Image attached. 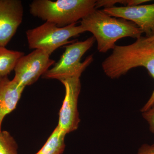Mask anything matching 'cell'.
Listing matches in <instances>:
<instances>
[{"instance_id": "6da1fadb", "label": "cell", "mask_w": 154, "mask_h": 154, "mask_svg": "<svg viewBox=\"0 0 154 154\" xmlns=\"http://www.w3.org/2000/svg\"><path fill=\"white\" fill-rule=\"evenodd\" d=\"M145 68L154 79V40L141 36L132 44L116 45L112 54L102 63L105 74L110 79L119 78L137 67ZM154 104V91L141 110L144 112Z\"/></svg>"}, {"instance_id": "7a4b0ae2", "label": "cell", "mask_w": 154, "mask_h": 154, "mask_svg": "<svg viewBox=\"0 0 154 154\" xmlns=\"http://www.w3.org/2000/svg\"><path fill=\"white\" fill-rule=\"evenodd\" d=\"M81 25L85 32L93 34L98 51L103 53L114 49L119 39L126 37L137 39L143 33L133 22L113 18L103 10L96 9L82 19Z\"/></svg>"}, {"instance_id": "3957f363", "label": "cell", "mask_w": 154, "mask_h": 154, "mask_svg": "<svg viewBox=\"0 0 154 154\" xmlns=\"http://www.w3.org/2000/svg\"><path fill=\"white\" fill-rule=\"evenodd\" d=\"M95 0H34L30 5L33 17L59 27L76 23L96 9Z\"/></svg>"}, {"instance_id": "277c9868", "label": "cell", "mask_w": 154, "mask_h": 154, "mask_svg": "<svg viewBox=\"0 0 154 154\" xmlns=\"http://www.w3.org/2000/svg\"><path fill=\"white\" fill-rule=\"evenodd\" d=\"M94 36L85 41L77 42L65 47V50L57 63L49 69L42 77L60 81L68 78L80 77L86 68L94 60L93 55L88 56L81 62V58L93 46L95 41Z\"/></svg>"}, {"instance_id": "5b68a950", "label": "cell", "mask_w": 154, "mask_h": 154, "mask_svg": "<svg viewBox=\"0 0 154 154\" xmlns=\"http://www.w3.org/2000/svg\"><path fill=\"white\" fill-rule=\"evenodd\" d=\"M85 32L81 25L76 23L59 27L51 22H45L38 27L26 32L30 49H41L51 55L58 48L69 43L71 37Z\"/></svg>"}, {"instance_id": "8992f818", "label": "cell", "mask_w": 154, "mask_h": 154, "mask_svg": "<svg viewBox=\"0 0 154 154\" xmlns=\"http://www.w3.org/2000/svg\"><path fill=\"white\" fill-rule=\"evenodd\" d=\"M50 56L44 51L38 49L23 56L19 59L14 69L13 80L25 87L36 82L55 64V61L50 59Z\"/></svg>"}, {"instance_id": "52a82bcc", "label": "cell", "mask_w": 154, "mask_h": 154, "mask_svg": "<svg viewBox=\"0 0 154 154\" xmlns=\"http://www.w3.org/2000/svg\"><path fill=\"white\" fill-rule=\"evenodd\" d=\"M65 89V96L59 113L57 126L67 134L78 128L80 123L78 102L81 91L80 77H75L61 80Z\"/></svg>"}, {"instance_id": "ba28073f", "label": "cell", "mask_w": 154, "mask_h": 154, "mask_svg": "<svg viewBox=\"0 0 154 154\" xmlns=\"http://www.w3.org/2000/svg\"><path fill=\"white\" fill-rule=\"evenodd\" d=\"M103 11L110 17L130 21L145 33L146 37L154 35V4L128 7L113 6L105 8Z\"/></svg>"}, {"instance_id": "9c48e42d", "label": "cell", "mask_w": 154, "mask_h": 154, "mask_svg": "<svg viewBox=\"0 0 154 154\" xmlns=\"http://www.w3.org/2000/svg\"><path fill=\"white\" fill-rule=\"evenodd\" d=\"M24 9L20 0H0V46L5 47L22 23Z\"/></svg>"}, {"instance_id": "30bf717a", "label": "cell", "mask_w": 154, "mask_h": 154, "mask_svg": "<svg viewBox=\"0 0 154 154\" xmlns=\"http://www.w3.org/2000/svg\"><path fill=\"white\" fill-rule=\"evenodd\" d=\"M25 88L8 77L0 85V129L5 117L16 108Z\"/></svg>"}, {"instance_id": "8fae6325", "label": "cell", "mask_w": 154, "mask_h": 154, "mask_svg": "<svg viewBox=\"0 0 154 154\" xmlns=\"http://www.w3.org/2000/svg\"><path fill=\"white\" fill-rule=\"evenodd\" d=\"M66 133L57 126L41 149L36 154H62L65 148Z\"/></svg>"}, {"instance_id": "7c38bea8", "label": "cell", "mask_w": 154, "mask_h": 154, "mask_svg": "<svg viewBox=\"0 0 154 154\" xmlns=\"http://www.w3.org/2000/svg\"><path fill=\"white\" fill-rule=\"evenodd\" d=\"M24 55V52L0 46V76H8L15 69L19 59Z\"/></svg>"}, {"instance_id": "4fadbf2b", "label": "cell", "mask_w": 154, "mask_h": 154, "mask_svg": "<svg viewBox=\"0 0 154 154\" xmlns=\"http://www.w3.org/2000/svg\"><path fill=\"white\" fill-rule=\"evenodd\" d=\"M0 154H18V146L10 133L0 129Z\"/></svg>"}, {"instance_id": "5bb4252c", "label": "cell", "mask_w": 154, "mask_h": 154, "mask_svg": "<svg viewBox=\"0 0 154 154\" xmlns=\"http://www.w3.org/2000/svg\"><path fill=\"white\" fill-rule=\"evenodd\" d=\"M150 2L149 0H100L96 1V8L97 9L100 7H104L105 8L113 7L116 3H119L124 5V7L137 5L143 3Z\"/></svg>"}, {"instance_id": "9a60e30c", "label": "cell", "mask_w": 154, "mask_h": 154, "mask_svg": "<svg viewBox=\"0 0 154 154\" xmlns=\"http://www.w3.org/2000/svg\"><path fill=\"white\" fill-rule=\"evenodd\" d=\"M142 116L148 123L150 130L154 133V104L148 110L142 112Z\"/></svg>"}, {"instance_id": "2e32d148", "label": "cell", "mask_w": 154, "mask_h": 154, "mask_svg": "<svg viewBox=\"0 0 154 154\" xmlns=\"http://www.w3.org/2000/svg\"><path fill=\"white\" fill-rule=\"evenodd\" d=\"M137 154H154V143L143 145L139 149Z\"/></svg>"}, {"instance_id": "e0dca14e", "label": "cell", "mask_w": 154, "mask_h": 154, "mask_svg": "<svg viewBox=\"0 0 154 154\" xmlns=\"http://www.w3.org/2000/svg\"><path fill=\"white\" fill-rule=\"evenodd\" d=\"M8 76L7 77H2L0 76V85L2 84L3 82L6 79L8 78Z\"/></svg>"}, {"instance_id": "ac0fdd59", "label": "cell", "mask_w": 154, "mask_h": 154, "mask_svg": "<svg viewBox=\"0 0 154 154\" xmlns=\"http://www.w3.org/2000/svg\"><path fill=\"white\" fill-rule=\"evenodd\" d=\"M146 37V36H145ZM146 38H147V39H148V40H154V35H153L151 36H150V37H146Z\"/></svg>"}]
</instances>
